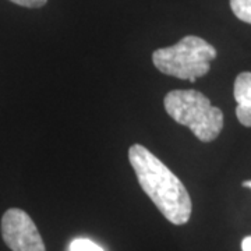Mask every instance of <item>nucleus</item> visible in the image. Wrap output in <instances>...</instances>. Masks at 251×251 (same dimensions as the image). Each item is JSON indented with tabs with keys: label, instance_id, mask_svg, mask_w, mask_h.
<instances>
[{
	"label": "nucleus",
	"instance_id": "obj_7",
	"mask_svg": "<svg viewBox=\"0 0 251 251\" xmlns=\"http://www.w3.org/2000/svg\"><path fill=\"white\" fill-rule=\"evenodd\" d=\"M70 251H103L98 244L88 239H75L70 244Z\"/></svg>",
	"mask_w": 251,
	"mask_h": 251
},
{
	"label": "nucleus",
	"instance_id": "obj_4",
	"mask_svg": "<svg viewBox=\"0 0 251 251\" xmlns=\"http://www.w3.org/2000/svg\"><path fill=\"white\" fill-rule=\"evenodd\" d=\"M1 237L11 251H46L39 230L25 211L10 208L1 218Z\"/></svg>",
	"mask_w": 251,
	"mask_h": 251
},
{
	"label": "nucleus",
	"instance_id": "obj_2",
	"mask_svg": "<svg viewBox=\"0 0 251 251\" xmlns=\"http://www.w3.org/2000/svg\"><path fill=\"white\" fill-rule=\"evenodd\" d=\"M168 115L188 127L202 143H211L224 128V113L196 90L171 91L163 100Z\"/></svg>",
	"mask_w": 251,
	"mask_h": 251
},
{
	"label": "nucleus",
	"instance_id": "obj_1",
	"mask_svg": "<svg viewBox=\"0 0 251 251\" xmlns=\"http://www.w3.org/2000/svg\"><path fill=\"white\" fill-rule=\"evenodd\" d=\"M128 159L144 193L162 215L173 225L187 224L193 202L181 180L141 144L130 147Z\"/></svg>",
	"mask_w": 251,
	"mask_h": 251
},
{
	"label": "nucleus",
	"instance_id": "obj_6",
	"mask_svg": "<svg viewBox=\"0 0 251 251\" xmlns=\"http://www.w3.org/2000/svg\"><path fill=\"white\" fill-rule=\"evenodd\" d=\"M230 7L239 20L251 24V0H230Z\"/></svg>",
	"mask_w": 251,
	"mask_h": 251
},
{
	"label": "nucleus",
	"instance_id": "obj_10",
	"mask_svg": "<svg viewBox=\"0 0 251 251\" xmlns=\"http://www.w3.org/2000/svg\"><path fill=\"white\" fill-rule=\"evenodd\" d=\"M242 250L251 251V236H247V237H244V239H243Z\"/></svg>",
	"mask_w": 251,
	"mask_h": 251
},
{
	"label": "nucleus",
	"instance_id": "obj_3",
	"mask_svg": "<svg viewBox=\"0 0 251 251\" xmlns=\"http://www.w3.org/2000/svg\"><path fill=\"white\" fill-rule=\"evenodd\" d=\"M216 49L200 36L181 38L176 45L156 49L152 53L153 66L163 74L196 82L211 69Z\"/></svg>",
	"mask_w": 251,
	"mask_h": 251
},
{
	"label": "nucleus",
	"instance_id": "obj_8",
	"mask_svg": "<svg viewBox=\"0 0 251 251\" xmlns=\"http://www.w3.org/2000/svg\"><path fill=\"white\" fill-rule=\"evenodd\" d=\"M236 116L239 122L246 127H251V106L247 105H237L236 108Z\"/></svg>",
	"mask_w": 251,
	"mask_h": 251
},
{
	"label": "nucleus",
	"instance_id": "obj_9",
	"mask_svg": "<svg viewBox=\"0 0 251 251\" xmlns=\"http://www.w3.org/2000/svg\"><path fill=\"white\" fill-rule=\"evenodd\" d=\"M10 1L23 7H28V9H38V7L45 6L48 0H10Z\"/></svg>",
	"mask_w": 251,
	"mask_h": 251
},
{
	"label": "nucleus",
	"instance_id": "obj_5",
	"mask_svg": "<svg viewBox=\"0 0 251 251\" xmlns=\"http://www.w3.org/2000/svg\"><path fill=\"white\" fill-rule=\"evenodd\" d=\"M233 94L237 105L251 106V73H240L236 77Z\"/></svg>",
	"mask_w": 251,
	"mask_h": 251
},
{
	"label": "nucleus",
	"instance_id": "obj_11",
	"mask_svg": "<svg viewBox=\"0 0 251 251\" xmlns=\"http://www.w3.org/2000/svg\"><path fill=\"white\" fill-rule=\"evenodd\" d=\"M243 186H244V187H250L251 188V181H244V183H243Z\"/></svg>",
	"mask_w": 251,
	"mask_h": 251
}]
</instances>
